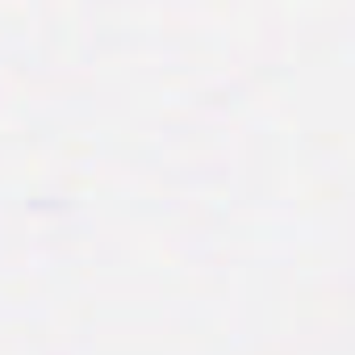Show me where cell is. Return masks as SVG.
Instances as JSON below:
<instances>
[]
</instances>
